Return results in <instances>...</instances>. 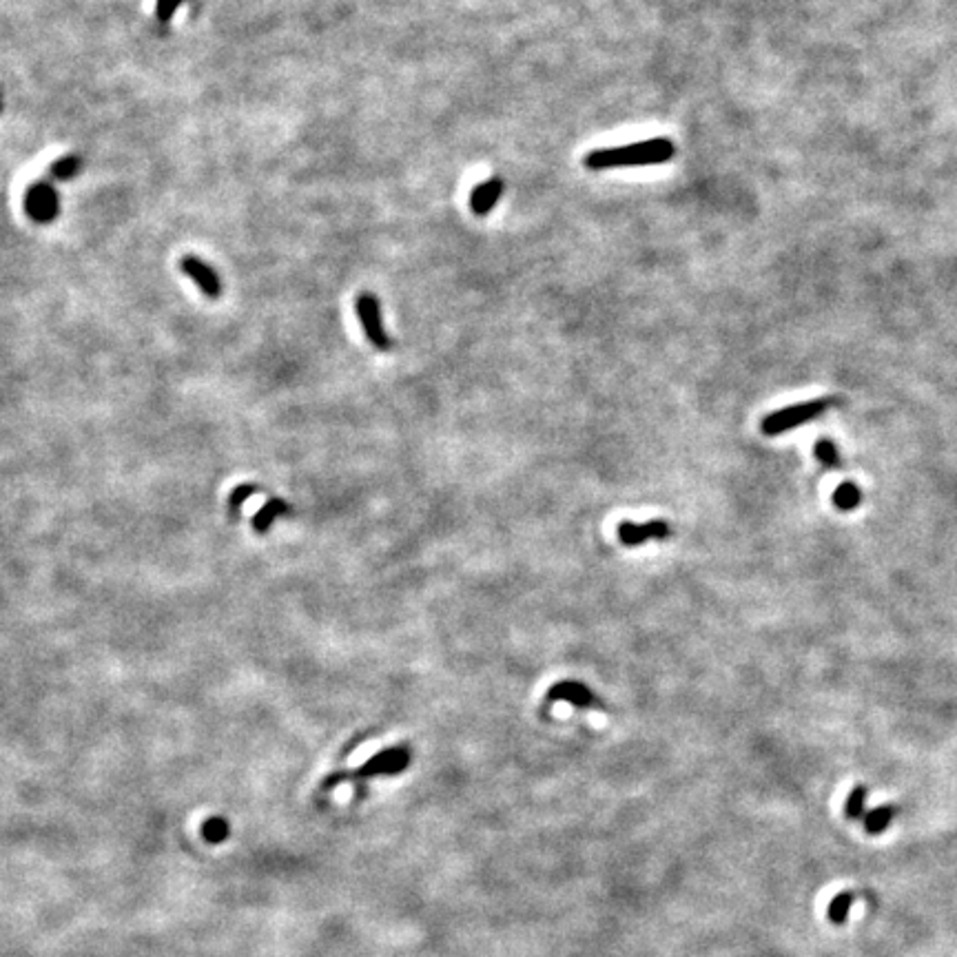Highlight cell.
Returning <instances> with one entry per match:
<instances>
[{
	"label": "cell",
	"instance_id": "1",
	"mask_svg": "<svg viewBox=\"0 0 957 957\" xmlns=\"http://www.w3.org/2000/svg\"><path fill=\"white\" fill-rule=\"evenodd\" d=\"M676 156V145L669 138H649L627 147L597 148L583 158V167L589 171H608V168L652 167L665 165Z\"/></svg>",
	"mask_w": 957,
	"mask_h": 957
},
{
	"label": "cell",
	"instance_id": "2",
	"mask_svg": "<svg viewBox=\"0 0 957 957\" xmlns=\"http://www.w3.org/2000/svg\"><path fill=\"white\" fill-rule=\"evenodd\" d=\"M831 404H836V399L825 397V399H811V401H802V404L787 406V408L767 415L765 419L761 421V430L765 435H770V437L790 433V430L800 428V426L807 424V421L820 416L827 408H831Z\"/></svg>",
	"mask_w": 957,
	"mask_h": 957
},
{
	"label": "cell",
	"instance_id": "3",
	"mask_svg": "<svg viewBox=\"0 0 957 957\" xmlns=\"http://www.w3.org/2000/svg\"><path fill=\"white\" fill-rule=\"evenodd\" d=\"M355 309H357V317H359V321H361V329H364V333L366 337H368L370 344L379 350H388L390 337L386 335L384 321H381L379 300H377L375 295H370V292H361L355 301Z\"/></svg>",
	"mask_w": 957,
	"mask_h": 957
},
{
	"label": "cell",
	"instance_id": "4",
	"mask_svg": "<svg viewBox=\"0 0 957 957\" xmlns=\"http://www.w3.org/2000/svg\"><path fill=\"white\" fill-rule=\"evenodd\" d=\"M24 211L33 222H41V225L56 220L58 196L53 187L47 185V182H38V185L29 187L27 196H24Z\"/></svg>",
	"mask_w": 957,
	"mask_h": 957
},
{
	"label": "cell",
	"instance_id": "5",
	"mask_svg": "<svg viewBox=\"0 0 957 957\" xmlns=\"http://www.w3.org/2000/svg\"><path fill=\"white\" fill-rule=\"evenodd\" d=\"M408 765H410V751L406 750V747H395V750H384L377 753V756L370 758V761L366 762L359 771H357V776L370 778V776H381V773H384V776H395V773H401Z\"/></svg>",
	"mask_w": 957,
	"mask_h": 957
},
{
	"label": "cell",
	"instance_id": "6",
	"mask_svg": "<svg viewBox=\"0 0 957 957\" xmlns=\"http://www.w3.org/2000/svg\"><path fill=\"white\" fill-rule=\"evenodd\" d=\"M618 541L627 548L634 545H641L649 541V539H667L669 537V525L665 521H647V523H632V521H623L617 528Z\"/></svg>",
	"mask_w": 957,
	"mask_h": 957
},
{
	"label": "cell",
	"instance_id": "7",
	"mask_svg": "<svg viewBox=\"0 0 957 957\" xmlns=\"http://www.w3.org/2000/svg\"><path fill=\"white\" fill-rule=\"evenodd\" d=\"M180 269H182V273H185V275H188L193 282H196L197 289L205 292V295L217 297L222 292V284H220V277H217V273L213 271L211 266L206 264V262H202L200 257H196V255L182 257Z\"/></svg>",
	"mask_w": 957,
	"mask_h": 957
},
{
	"label": "cell",
	"instance_id": "8",
	"mask_svg": "<svg viewBox=\"0 0 957 957\" xmlns=\"http://www.w3.org/2000/svg\"><path fill=\"white\" fill-rule=\"evenodd\" d=\"M503 191H505V182L501 180L499 176L481 182V185L474 187L473 193H470V211H473L477 217H485L494 206L499 205Z\"/></svg>",
	"mask_w": 957,
	"mask_h": 957
},
{
	"label": "cell",
	"instance_id": "9",
	"mask_svg": "<svg viewBox=\"0 0 957 957\" xmlns=\"http://www.w3.org/2000/svg\"><path fill=\"white\" fill-rule=\"evenodd\" d=\"M545 701H548V703L565 701V703H569V705H574V707H592V705H597V698H594L592 689H589L588 685H583V683H579V681L557 683L554 687H550V692H548V696H545Z\"/></svg>",
	"mask_w": 957,
	"mask_h": 957
},
{
	"label": "cell",
	"instance_id": "10",
	"mask_svg": "<svg viewBox=\"0 0 957 957\" xmlns=\"http://www.w3.org/2000/svg\"><path fill=\"white\" fill-rule=\"evenodd\" d=\"M860 501H862L860 488H857L856 483H851V481H845V483H840L836 490H833V503H836V508L842 510V512H851V510H856L857 505H860Z\"/></svg>",
	"mask_w": 957,
	"mask_h": 957
},
{
	"label": "cell",
	"instance_id": "11",
	"mask_svg": "<svg viewBox=\"0 0 957 957\" xmlns=\"http://www.w3.org/2000/svg\"><path fill=\"white\" fill-rule=\"evenodd\" d=\"M894 816H895V807L894 805H885V807H877V809L869 811L866 813L865 818V829L869 836H880L882 831L886 829V827L894 822Z\"/></svg>",
	"mask_w": 957,
	"mask_h": 957
},
{
	"label": "cell",
	"instance_id": "12",
	"mask_svg": "<svg viewBox=\"0 0 957 957\" xmlns=\"http://www.w3.org/2000/svg\"><path fill=\"white\" fill-rule=\"evenodd\" d=\"M854 894L851 891H842V894H837L833 900L829 902V909H827V915H829V922H833L836 926H842L847 922V917H849L851 914V906H854Z\"/></svg>",
	"mask_w": 957,
	"mask_h": 957
},
{
	"label": "cell",
	"instance_id": "13",
	"mask_svg": "<svg viewBox=\"0 0 957 957\" xmlns=\"http://www.w3.org/2000/svg\"><path fill=\"white\" fill-rule=\"evenodd\" d=\"M865 800H866V787L865 785L854 787V790L849 791V796H847L845 816L849 818V820H860V818H865Z\"/></svg>",
	"mask_w": 957,
	"mask_h": 957
},
{
	"label": "cell",
	"instance_id": "14",
	"mask_svg": "<svg viewBox=\"0 0 957 957\" xmlns=\"http://www.w3.org/2000/svg\"><path fill=\"white\" fill-rule=\"evenodd\" d=\"M81 165L82 162L78 156H64L58 162H53L52 168H49V173H52L56 180H72V177L81 171Z\"/></svg>",
	"mask_w": 957,
	"mask_h": 957
},
{
	"label": "cell",
	"instance_id": "15",
	"mask_svg": "<svg viewBox=\"0 0 957 957\" xmlns=\"http://www.w3.org/2000/svg\"><path fill=\"white\" fill-rule=\"evenodd\" d=\"M813 455L825 468H840V455H837L836 445L829 439H818L816 445H813Z\"/></svg>",
	"mask_w": 957,
	"mask_h": 957
},
{
	"label": "cell",
	"instance_id": "16",
	"mask_svg": "<svg viewBox=\"0 0 957 957\" xmlns=\"http://www.w3.org/2000/svg\"><path fill=\"white\" fill-rule=\"evenodd\" d=\"M202 833H205L206 842L215 845V842L226 840V836H229V825H226V820H222V818H213V820L205 822Z\"/></svg>",
	"mask_w": 957,
	"mask_h": 957
},
{
	"label": "cell",
	"instance_id": "17",
	"mask_svg": "<svg viewBox=\"0 0 957 957\" xmlns=\"http://www.w3.org/2000/svg\"><path fill=\"white\" fill-rule=\"evenodd\" d=\"M182 3H185V0H158V3H156L158 21H160V23L171 21V16L176 14V9L180 7Z\"/></svg>",
	"mask_w": 957,
	"mask_h": 957
},
{
	"label": "cell",
	"instance_id": "18",
	"mask_svg": "<svg viewBox=\"0 0 957 957\" xmlns=\"http://www.w3.org/2000/svg\"><path fill=\"white\" fill-rule=\"evenodd\" d=\"M284 508H286V505L282 503V501H271L269 508H264V510H262V512H260V517H257L255 525L262 530V528H264V523L269 525V523H271V519L275 517V514H273V512H282V510H284Z\"/></svg>",
	"mask_w": 957,
	"mask_h": 957
},
{
	"label": "cell",
	"instance_id": "19",
	"mask_svg": "<svg viewBox=\"0 0 957 957\" xmlns=\"http://www.w3.org/2000/svg\"><path fill=\"white\" fill-rule=\"evenodd\" d=\"M0 107H3V104H0Z\"/></svg>",
	"mask_w": 957,
	"mask_h": 957
}]
</instances>
